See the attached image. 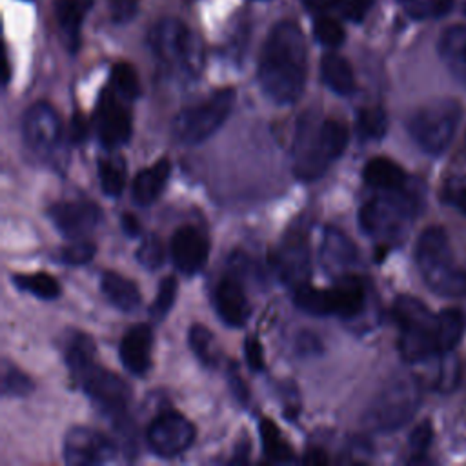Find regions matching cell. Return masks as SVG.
<instances>
[{"label":"cell","mask_w":466,"mask_h":466,"mask_svg":"<svg viewBox=\"0 0 466 466\" xmlns=\"http://www.w3.org/2000/svg\"><path fill=\"white\" fill-rule=\"evenodd\" d=\"M431 435H433V431H431L430 420L420 422V424L411 431V435H410V450H411V453H413V455H422V453H426L428 446L431 444Z\"/></svg>","instance_id":"42"},{"label":"cell","mask_w":466,"mask_h":466,"mask_svg":"<svg viewBox=\"0 0 466 466\" xmlns=\"http://www.w3.org/2000/svg\"><path fill=\"white\" fill-rule=\"evenodd\" d=\"M111 87L124 98L135 100L140 96V82L133 66L120 62L113 66L111 71Z\"/></svg>","instance_id":"35"},{"label":"cell","mask_w":466,"mask_h":466,"mask_svg":"<svg viewBox=\"0 0 466 466\" xmlns=\"http://www.w3.org/2000/svg\"><path fill=\"white\" fill-rule=\"evenodd\" d=\"M100 289L104 297L120 311L131 313L140 306V291L137 284L120 273L104 271L100 277Z\"/></svg>","instance_id":"25"},{"label":"cell","mask_w":466,"mask_h":466,"mask_svg":"<svg viewBox=\"0 0 466 466\" xmlns=\"http://www.w3.org/2000/svg\"><path fill=\"white\" fill-rule=\"evenodd\" d=\"M64 461L71 466H98L116 459V446L100 431L87 426H75L64 437Z\"/></svg>","instance_id":"15"},{"label":"cell","mask_w":466,"mask_h":466,"mask_svg":"<svg viewBox=\"0 0 466 466\" xmlns=\"http://www.w3.org/2000/svg\"><path fill=\"white\" fill-rule=\"evenodd\" d=\"M56 20L69 49H76L82 18L86 13V0H55Z\"/></svg>","instance_id":"28"},{"label":"cell","mask_w":466,"mask_h":466,"mask_svg":"<svg viewBox=\"0 0 466 466\" xmlns=\"http://www.w3.org/2000/svg\"><path fill=\"white\" fill-rule=\"evenodd\" d=\"M195 441V426L189 419L177 411H162L157 415L147 430L146 442L147 448L164 459L180 455Z\"/></svg>","instance_id":"14"},{"label":"cell","mask_w":466,"mask_h":466,"mask_svg":"<svg viewBox=\"0 0 466 466\" xmlns=\"http://www.w3.org/2000/svg\"><path fill=\"white\" fill-rule=\"evenodd\" d=\"M464 15H466V4H464Z\"/></svg>","instance_id":"53"},{"label":"cell","mask_w":466,"mask_h":466,"mask_svg":"<svg viewBox=\"0 0 466 466\" xmlns=\"http://www.w3.org/2000/svg\"><path fill=\"white\" fill-rule=\"evenodd\" d=\"M47 217L66 238L80 240L100 224L102 211L87 200H67L53 204L47 209Z\"/></svg>","instance_id":"17"},{"label":"cell","mask_w":466,"mask_h":466,"mask_svg":"<svg viewBox=\"0 0 466 466\" xmlns=\"http://www.w3.org/2000/svg\"><path fill=\"white\" fill-rule=\"evenodd\" d=\"M171 173L167 158H158L155 164L140 169L131 184V197L137 206H151L162 193Z\"/></svg>","instance_id":"22"},{"label":"cell","mask_w":466,"mask_h":466,"mask_svg":"<svg viewBox=\"0 0 466 466\" xmlns=\"http://www.w3.org/2000/svg\"><path fill=\"white\" fill-rule=\"evenodd\" d=\"M13 284L25 293H31L42 300H53L60 295V284L49 273H16Z\"/></svg>","instance_id":"31"},{"label":"cell","mask_w":466,"mask_h":466,"mask_svg":"<svg viewBox=\"0 0 466 466\" xmlns=\"http://www.w3.org/2000/svg\"><path fill=\"white\" fill-rule=\"evenodd\" d=\"M461 113V106L451 98L428 102L408 118V133L419 149L428 155H441L455 137Z\"/></svg>","instance_id":"8"},{"label":"cell","mask_w":466,"mask_h":466,"mask_svg":"<svg viewBox=\"0 0 466 466\" xmlns=\"http://www.w3.org/2000/svg\"><path fill=\"white\" fill-rule=\"evenodd\" d=\"M235 104V89L224 87L206 100L182 109L173 118V137L186 146H195L209 138L229 116Z\"/></svg>","instance_id":"10"},{"label":"cell","mask_w":466,"mask_h":466,"mask_svg":"<svg viewBox=\"0 0 466 466\" xmlns=\"http://www.w3.org/2000/svg\"><path fill=\"white\" fill-rule=\"evenodd\" d=\"M355 127L362 140H379L386 135L388 116H386L384 109L379 106L364 107L357 113Z\"/></svg>","instance_id":"33"},{"label":"cell","mask_w":466,"mask_h":466,"mask_svg":"<svg viewBox=\"0 0 466 466\" xmlns=\"http://www.w3.org/2000/svg\"><path fill=\"white\" fill-rule=\"evenodd\" d=\"M262 450L266 457L273 462H291L295 459L291 444L284 439L282 431L271 419H260L258 422Z\"/></svg>","instance_id":"29"},{"label":"cell","mask_w":466,"mask_h":466,"mask_svg":"<svg viewBox=\"0 0 466 466\" xmlns=\"http://www.w3.org/2000/svg\"><path fill=\"white\" fill-rule=\"evenodd\" d=\"M302 4L311 11H326L335 4V0H302Z\"/></svg>","instance_id":"52"},{"label":"cell","mask_w":466,"mask_h":466,"mask_svg":"<svg viewBox=\"0 0 466 466\" xmlns=\"http://www.w3.org/2000/svg\"><path fill=\"white\" fill-rule=\"evenodd\" d=\"M100 187L107 197H118L126 186V162L120 155H106L98 160Z\"/></svg>","instance_id":"30"},{"label":"cell","mask_w":466,"mask_h":466,"mask_svg":"<svg viewBox=\"0 0 466 466\" xmlns=\"http://www.w3.org/2000/svg\"><path fill=\"white\" fill-rule=\"evenodd\" d=\"M313 35L315 38L326 46V47H339L342 42H344V29L342 25L329 18V16H322V18H317L315 24H313Z\"/></svg>","instance_id":"39"},{"label":"cell","mask_w":466,"mask_h":466,"mask_svg":"<svg viewBox=\"0 0 466 466\" xmlns=\"http://www.w3.org/2000/svg\"><path fill=\"white\" fill-rule=\"evenodd\" d=\"M135 13H137L135 0H113L111 4V16L115 22H126L133 18Z\"/></svg>","instance_id":"46"},{"label":"cell","mask_w":466,"mask_h":466,"mask_svg":"<svg viewBox=\"0 0 466 466\" xmlns=\"http://www.w3.org/2000/svg\"><path fill=\"white\" fill-rule=\"evenodd\" d=\"M213 304L215 311L226 326L240 328L251 315V308L248 297L244 293L240 277L226 275L213 291Z\"/></svg>","instance_id":"19"},{"label":"cell","mask_w":466,"mask_h":466,"mask_svg":"<svg viewBox=\"0 0 466 466\" xmlns=\"http://www.w3.org/2000/svg\"><path fill=\"white\" fill-rule=\"evenodd\" d=\"M446 200L466 215V182H450L446 186Z\"/></svg>","instance_id":"44"},{"label":"cell","mask_w":466,"mask_h":466,"mask_svg":"<svg viewBox=\"0 0 466 466\" xmlns=\"http://www.w3.org/2000/svg\"><path fill=\"white\" fill-rule=\"evenodd\" d=\"M93 127L98 142L107 149L120 147L131 138V113L113 87L102 89L93 115Z\"/></svg>","instance_id":"13"},{"label":"cell","mask_w":466,"mask_h":466,"mask_svg":"<svg viewBox=\"0 0 466 466\" xmlns=\"http://www.w3.org/2000/svg\"><path fill=\"white\" fill-rule=\"evenodd\" d=\"M177 289H178V282H177V279L173 275H167V277H164L160 280L157 295H155V300H153V304L149 308V313H151L153 319L160 320V319H164L171 311V308H173V304L177 300Z\"/></svg>","instance_id":"37"},{"label":"cell","mask_w":466,"mask_h":466,"mask_svg":"<svg viewBox=\"0 0 466 466\" xmlns=\"http://www.w3.org/2000/svg\"><path fill=\"white\" fill-rule=\"evenodd\" d=\"M87 137V122L84 120L82 115H75L71 118V127H69V140L78 144Z\"/></svg>","instance_id":"47"},{"label":"cell","mask_w":466,"mask_h":466,"mask_svg":"<svg viewBox=\"0 0 466 466\" xmlns=\"http://www.w3.org/2000/svg\"><path fill=\"white\" fill-rule=\"evenodd\" d=\"M320 75H322V82L340 96H348L355 91V76H353L351 66L348 64L346 58L335 53H326L322 56Z\"/></svg>","instance_id":"26"},{"label":"cell","mask_w":466,"mask_h":466,"mask_svg":"<svg viewBox=\"0 0 466 466\" xmlns=\"http://www.w3.org/2000/svg\"><path fill=\"white\" fill-rule=\"evenodd\" d=\"M441 355L451 351L462 335V315L457 309H444L437 315Z\"/></svg>","instance_id":"34"},{"label":"cell","mask_w":466,"mask_h":466,"mask_svg":"<svg viewBox=\"0 0 466 466\" xmlns=\"http://www.w3.org/2000/svg\"><path fill=\"white\" fill-rule=\"evenodd\" d=\"M228 382H229V388H231V393L235 395V399L238 400V402H248V399H249V393H248V388H246V384H244V380H242V377H240V373H238V370H237V366H229V370H228Z\"/></svg>","instance_id":"45"},{"label":"cell","mask_w":466,"mask_h":466,"mask_svg":"<svg viewBox=\"0 0 466 466\" xmlns=\"http://www.w3.org/2000/svg\"><path fill=\"white\" fill-rule=\"evenodd\" d=\"M308 53L300 27L284 20L269 31L258 62V82L275 104H295L306 84Z\"/></svg>","instance_id":"1"},{"label":"cell","mask_w":466,"mask_h":466,"mask_svg":"<svg viewBox=\"0 0 466 466\" xmlns=\"http://www.w3.org/2000/svg\"><path fill=\"white\" fill-rule=\"evenodd\" d=\"M187 342L202 366L215 368L218 364V359H220L218 346L215 342L213 333L206 326L193 324L187 331Z\"/></svg>","instance_id":"32"},{"label":"cell","mask_w":466,"mask_h":466,"mask_svg":"<svg viewBox=\"0 0 466 466\" xmlns=\"http://www.w3.org/2000/svg\"><path fill=\"white\" fill-rule=\"evenodd\" d=\"M209 255L206 235L195 226H180L171 237V258L175 268L184 275L198 273Z\"/></svg>","instance_id":"18"},{"label":"cell","mask_w":466,"mask_h":466,"mask_svg":"<svg viewBox=\"0 0 466 466\" xmlns=\"http://www.w3.org/2000/svg\"><path fill=\"white\" fill-rule=\"evenodd\" d=\"M417 195L404 187L399 191H380L359 211V224L366 235L380 242H399L410 229L417 213Z\"/></svg>","instance_id":"4"},{"label":"cell","mask_w":466,"mask_h":466,"mask_svg":"<svg viewBox=\"0 0 466 466\" xmlns=\"http://www.w3.org/2000/svg\"><path fill=\"white\" fill-rule=\"evenodd\" d=\"M320 262L326 273L333 275L335 279L346 275L357 262L355 244L340 229L333 226L324 228L320 242Z\"/></svg>","instance_id":"21"},{"label":"cell","mask_w":466,"mask_h":466,"mask_svg":"<svg viewBox=\"0 0 466 466\" xmlns=\"http://www.w3.org/2000/svg\"><path fill=\"white\" fill-rule=\"evenodd\" d=\"M362 178L370 187L377 191H399L408 184L404 169L386 157H375L368 160L362 169Z\"/></svg>","instance_id":"24"},{"label":"cell","mask_w":466,"mask_h":466,"mask_svg":"<svg viewBox=\"0 0 466 466\" xmlns=\"http://www.w3.org/2000/svg\"><path fill=\"white\" fill-rule=\"evenodd\" d=\"M138 262L147 269H157L164 262V248L157 235H147L137 249Z\"/></svg>","instance_id":"40"},{"label":"cell","mask_w":466,"mask_h":466,"mask_svg":"<svg viewBox=\"0 0 466 466\" xmlns=\"http://www.w3.org/2000/svg\"><path fill=\"white\" fill-rule=\"evenodd\" d=\"M155 56L169 71L195 76L202 67V49L193 33L178 20H160L149 33Z\"/></svg>","instance_id":"9"},{"label":"cell","mask_w":466,"mask_h":466,"mask_svg":"<svg viewBox=\"0 0 466 466\" xmlns=\"http://www.w3.org/2000/svg\"><path fill=\"white\" fill-rule=\"evenodd\" d=\"M297 350L300 351V353H309V351H313V353H317L319 350H320V344H319V340L315 339V335L313 333H300V337H299V344H297Z\"/></svg>","instance_id":"49"},{"label":"cell","mask_w":466,"mask_h":466,"mask_svg":"<svg viewBox=\"0 0 466 466\" xmlns=\"http://www.w3.org/2000/svg\"><path fill=\"white\" fill-rule=\"evenodd\" d=\"M269 262L277 277L291 289L308 284L311 275V260L308 235L304 229H289L269 255Z\"/></svg>","instance_id":"12"},{"label":"cell","mask_w":466,"mask_h":466,"mask_svg":"<svg viewBox=\"0 0 466 466\" xmlns=\"http://www.w3.org/2000/svg\"><path fill=\"white\" fill-rule=\"evenodd\" d=\"M375 0H335V7L339 13L350 22H360L373 7Z\"/></svg>","instance_id":"41"},{"label":"cell","mask_w":466,"mask_h":466,"mask_svg":"<svg viewBox=\"0 0 466 466\" xmlns=\"http://www.w3.org/2000/svg\"><path fill=\"white\" fill-rule=\"evenodd\" d=\"M453 0H428L426 2V11L431 16H444L446 13L451 11Z\"/></svg>","instance_id":"48"},{"label":"cell","mask_w":466,"mask_h":466,"mask_svg":"<svg viewBox=\"0 0 466 466\" xmlns=\"http://www.w3.org/2000/svg\"><path fill=\"white\" fill-rule=\"evenodd\" d=\"M153 335L147 324L131 326L118 344V357L122 366L137 377H142L151 368Z\"/></svg>","instance_id":"20"},{"label":"cell","mask_w":466,"mask_h":466,"mask_svg":"<svg viewBox=\"0 0 466 466\" xmlns=\"http://www.w3.org/2000/svg\"><path fill=\"white\" fill-rule=\"evenodd\" d=\"M244 357H246V362H248L249 370L262 371L266 368L264 348H262V344L255 337H248L244 340Z\"/></svg>","instance_id":"43"},{"label":"cell","mask_w":466,"mask_h":466,"mask_svg":"<svg viewBox=\"0 0 466 466\" xmlns=\"http://www.w3.org/2000/svg\"><path fill=\"white\" fill-rule=\"evenodd\" d=\"M304 461L309 462V464H324V462H328V457H326V453H324L322 450L311 448V450L304 455Z\"/></svg>","instance_id":"51"},{"label":"cell","mask_w":466,"mask_h":466,"mask_svg":"<svg viewBox=\"0 0 466 466\" xmlns=\"http://www.w3.org/2000/svg\"><path fill=\"white\" fill-rule=\"evenodd\" d=\"M96 253V248L93 242L87 240H75L73 244L62 248L56 255V258L66 266H84L93 260Z\"/></svg>","instance_id":"38"},{"label":"cell","mask_w":466,"mask_h":466,"mask_svg":"<svg viewBox=\"0 0 466 466\" xmlns=\"http://www.w3.org/2000/svg\"><path fill=\"white\" fill-rule=\"evenodd\" d=\"M420 404V386L411 375L390 379L370 402L364 422L373 431H393L411 420Z\"/></svg>","instance_id":"7"},{"label":"cell","mask_w":466,"mask_h":466,"mask_svg":"<svg viewBox=\"0 0 466 466\" xmlns=\"http://www.w3.org/2000/svg\"><path fill=\"white\" fill-rule=\"evenodd\" d=\"M76 382L100 413L107 417L120 433H124V426L127 424V404L131 400V388L127 382L96 364L86 370Z\"/></svg>","instance_id":"11"},{"label":"cell","mask_w":466,"mask_h":466,"mask_svg":"<svg viewBox=\"0 0 466 466\" xmlns=\"http://www.w3.org/2000/svg\"><path fill=\"white\" fill-rule=\"evenodd\" d=\"M25 146L38 157H49L62 137L60 116L47 102H35L22 118Z\"/></svg>","instance_id":"16"},{"label":"cell","mask_w":466,"mask_h":466,"mask_svg":"<svg viewBox=\"0 0 466 466\" xmlns=\"http://www.w3.org/2000/svg\"><path fill=\"white\" fill-rule=\"evenodd\" d=\"M66 364L76 380L86 370H89L95 362V344L89 335L86 333H73L69 335L66 348H64Z\"/></svg>","instance_id":"27"},{"label":"cell","mask_w":466,"mask_h":466,"mask_svg":"<svg viewBox=\"0 0 466 466\" xmlns=\"http://www.w3.org/2000/svg\"><path fill=\"white\" fill-rule=\"evenodd\" d=\"M348 144V127L326 118L317 127H300L293 146V173L304 182L320 178L342 155Z\"/></svg>","instance_id":"3"},{"label":"cell","mask_w":466,"mask_h":466,"mask_svg":"<svg viewBox=\"0 0 466 466\" xmlns=\"http://www.w3.org/2000/svg\"><path fill=\"white\" fill-rule=\"evenodd\" d=\"M415 262L433 293L451 299L466 295V271L455 264L453 249L442 228L430 226L419 235Z\"/></svg>","instance_id":"2"},{"label":"cell","mask_w":466,"mask_h":466,"mask_svg":"<svg viewBox=\"0 0 466 466\" xmlns=\"http://www.w3.org/2000/svg\"><path fill=\"white\" fill-rule=\"evenodd\" d=\"M439 55L451 76L466 87V25H451L442 33Z\"/></svg>","instance_id":"23"},{"label":"cell","mask_w":466,"mask_h":466,"mask_svg":"<svg viewBox=\"0 0 466 466\" xmlns=\"http://www.w3.org/2000/svg\"><path fill=\"white\" fill-rule=\"evenodd\" d=\"M122 229L127 237H137L140 233V224L131 213L122 215Z\"/></svg>","instance_id":"50"},{"label":"cell","mask_w":466,"mask_h":466,"mask_svg":"<svg viewBox=\"0 0 466 466\" xmlns=\"http://www.w3.org/2000/svg\"><path fill=\"white\" fill-rule=\"evenodd\" d=\"M393 319L399 326V350L406 362H422L441 355L437 315L415 297L400 295L393 302Z\"/></svg>","instance_id":"5"},{"label":"cell","mask_w":466,"mask_h":466,"mask_svg":"<svg viewBox=\"0 0 466 466\" xmlns=\"http://www.w3.org/2000/svg\"><path fill=\"white\" fill-rule=\"evenodd\" d=\"M366 284L362 279L346 273L335 280L331 288L320 289L304 284L295 289L293 300L299 309L313 317L337 315L340 319H355L366 308Z\"/></svg>","instance_id":"6"},{"label":"cell","mask_w":466,"mask_h":466,"mask_svg":"<svg viewBox=\"0 0 466 466\" xmlns=\"http://www.w3.org/2000/svg\"><path fill=\"white\" fill-rule=\"evenodd\" d=\"M33 391V380L18 370L15 364H2V395L4 397H25Z\"/></svg>","instance_id":"36"}]
</instances>
